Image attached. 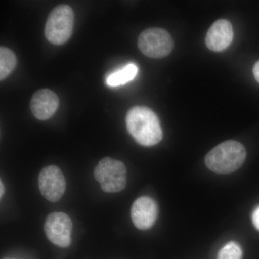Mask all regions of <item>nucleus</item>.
Masks as SVG:
<instances>
[{"label":"nucleus","mask_w":259,"mask_h":259,"mask_svg":"<svg viewBox=\"0 0 259 259\" xmlns=\"http://www.w3.org/2000/svg\"><path fill=\"white\" fill-rule=\"evenodd\" d=\"M137 66L134 64L127 65L123 69L116 71L107 77V85L110 87H117L125 84L132 81L138 74Z\"/></svg>","instance_id":"9b49d317"},{"label":"nucleus","mask_w":259,"mask_h":259,"mask_svg":"<svg viewBox=\"0 0 259 259\" xmlns=\"http://www.w3.org/2000/svg\"><path fill=\"white\" fill-rule=\"evenodd\" d=\"M0 186H1V192H0V196H1V198L3 197V196L4 195L5 193V187L4 185H3V182L1 181V183H0Z\"/></svg>","instance_id":"dca6fc26"},{"label":"nucleus","mask_w":259,"mask_h":259,"mask_svg":"<svg viewBox=\"0 0 259 259\" xmlns=\"http://www.w3.org/2000/svg\"><path fill=\"white\" fill-rule=\"evenodd\" d=\"M253 72L255 80L259 83V61H257L253 66Z\"/></svg>","instance_id":"2eb2a0df"},{"label":"nucleus","mask_w":259,"mask_h":259,"mask_svg":"<svg viewBox=\"0 0 259 259\" xmlns=\"http://www.w3.org/2000/svg\"><path fill=\"white\" fill-rule=\"evenodd\" d=\"M252 222L255 228L259 231V206L252 213Z\"/></svg>","instance_id":"4468645a"},{"label":"nucleus","mask_w":259,"mask_h":259,"mask_svg":"<svg viewBox=\"0 0 259 259\" xmlns=\"http://www.w3.org/2000/svg\"><path fill=\"white\" fill-rule=\"evenodd\" d=\"M138 46L140 51L148 57L161 59L171 52L174 41L171 35L164 29L148 28L139 35Z\"/></svg>","instance_id":"39448f33"},{"label":"nucleus","mask_w":259,"mask_h":259,"mask_svg":"<svg viewBox=\"0 0 259 259\" xmlns=\"http://www.w3.org/2000/svg\"><path fill=\"white\" fill-rule=\"evenodd\" d=\"M74 13L68 5H59L51 12L44 34L54 45H62L69 40L74 28Z\"/></svg>","instance_id":"7ed1b4c3"},{"label":"nucleus","mask_w":259,"mask_h":259,"mask_svg":"<svg viewBox=\"0 0 259 259\" xmlns=\"http://www.w3.org/2000/svg\"><path fill=\"white\" fill-rule=\"evenodd\" d=\"M72 226V221L66 213L53 212L47 218L44 231L51 243L66 248L71 244Z\"/></svg>","instance_id":"423d86ee"},{"label":"nucleus","mask_w":259,"mask_h":259,"mask_svg":"<svg viewBox=\"0 0 259 259\" xmlns=\"http://www.w3.org/2000/svg\"><path fill=\"white\" fill-rule=\"evenodd\" d=\"M125 122L129 134L141 146H155L163 139L158 117L147 107L135 106L130 109Z\"/></svg>","instance_id":"f257e3e1"},{"label":"nucleus","mask_w":259,"mask_h":259,"mask_svg":"<svg viewBox=\"0 0 259 259\" xmlns=\"http://www.w3.org/2000/svg\"><path fill=\"white\" fill-rule=\"evenodd\" d=\"M59 106V98L49 89L37 90L32 95L30 110L35 118L47 120L55 114Z\"/></svg>","instance_id":"1a4fd4ad"},{"label":"nucleus","mask_w":259,"mask_h":259,"mask_svg":"<svg viewBox=\"0 0 259 259\" xmlns=\"http://www.w3.org/2000/svg\"><path fill=\"white\" fill-rule=\"evenodd\" d=\"M233 39V29L231 22L221 19L211 25L205 37L209 50L221 52L231 46Z\"/></svg>","instance_id":"9d476101"},{"label":"nucleus","mask_w":259,"mask_h":259,"mask_svg":"<svg viewBox=\"0 0 259 259\" xmlns=\"http://www.w3.org/2000/svg\"><path fill=\"white\" fill-rule=\"evenodd\" d=\"M38 185L42 195L51 202L61 199L66 191V180L59 167L51 165L39 174Z\"/></svg>","instance_id":"0eeeda50"},{"label":"nucleus","mask_w":259,"mask_h":259,"mask_svg":"<svg viewBox=\"0 0 259 259\" xmlns=\"http://www.w3.org/2000/svg\"><path fill=\"white\" fill-rule=\"evenodd\" d=\"M17 64V57L15 53L10 49L0 48V80L3 81L15 69Z\"/></svg>","instance_id":"f8f14e48"},{"label":"nucleus","mask_w":259,"mask_h":259,"mask_svg":"<svg viewBox=\"0 0 259 259\" xmlns=\"http://www.w3.org/2000/svg\"><path fill=\"white\" fill-rule=\"evenodd\" d=\"M94 175L104 192L116 193L125 189L127 171L122 162L110 157L103 158L95 168Z\"/></svg>","instance_id":"20e7f679"},{"label":"nucleus","mask_w":259,"mask_h":259,"mask_svg":"<svg viewBox=\"0 0 259 259\" xmlns=\"http://www.w3.org/2000/svg\"><path fill=\"white\" fill-rule=\"evenodd\" d=\"M158 204L154 199L149 197H139L131 207V219L139 230H148L153 227L157 219Z\"/></svg>","instance_id":"6e6552de"},{"label":"nucleus","mask_w":259,"mask_h":259,"mask_svg":"<svg viewBox=\"0 0 259 259\" xmlns=\"http://www.w3.org/2000/svg\"><path fill=\"white\" fill-rule=\"evenodd\" d=\"M246 158L244 146L236 141H227L211 150L205 156L210 171L220 175L233 173L241 168Z\"/></svg>","instance_id":"f03ea898"},{"label":"nucleus","mask_w":259,"mask_h":259,"mask_svg":"<svg viewBox=\"0 0 259 259\" xmlns=\"http://www.w3.org/2000/svg\"><path fill=\"white\" fill-rule=\"evenodd\" d=\"M242 255L241 247L236 242L231 241L221 248L217 259H242Z\"/></svg>","instance_id":"ddd939ff"}]
</instances>
